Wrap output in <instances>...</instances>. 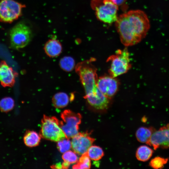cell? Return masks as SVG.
<instances>
[{
    "mask_svg": "<svg viewBox=\"0 0 169 169\" xmlns=\"http://www.w3.org/2000/svg\"><path fill=\"white\" fill-rule=\"evenodd\" d=\"M117 5L119 6H124L125 4L126 0H111Z\"/></svg>",
    "mask_w": 169,
    "mask_h": 169,
    "instance_id": "484cf974",
    "label": "cell"
},
{
    "mask_svg": "<svg viewBox=\"0 0 169 169\" xmlns=\"http://www.w3.org/2000/svg\"><path fill=\"white\" fill-rule=\"evenodd\" d=\"M69 99L68 95L64 92L55 94L52 98V101L54 106L59 108L66 106L69 102Z\"/></svg>",
    "mask_w": 169,
    "mask_h": 169,
    "instance_id": "e0dca14e",
    "label": "cell"
},
{
    "mask_svg": "<svg viewBox=\"0 0 169 169\" xmlns=\"http://www.w3.org/2000/svg\"><path fill=\"white\" fill-rule=\"evenodd\" d=\"M24 5L14 0H1L0 1V21L11 23L21 15Z\"/></svg>",
    "mask_w": 169,
    "mask_h": 169,
    "instance_id": "ba28073f",
    "label": "cell"
},
{
    "mask_svg": "<svg viewBox=\"0 0 169 169\" xmlns=\"http://www.w3.org/2000/svg\"><path fill=\"white\" fill-rule=\"evenodd\" d=\"M40 135L44 139L56 142L66 137L60 122L54 117L46 116L42 120Z\"/></svg>",
    "mask_w": 169,
    "mask_h": 169,
    "instance_id": "5b68a950",
    "label": "cell"
},
{
    "mask_svg": "<svg viewBox=\"0 0 169 169\" xmlns=\"http://www.w3.org/2000/svg\"><path fill=\"white\" fill-rule=\"evenodd\" d=\"M61 128L67 138H72L79 133V125L81 115L69 110L64 111L61 114Z\"/></svg>",
    "mask_w": 169,
    "mask_h": 169,
    "instance_id": "52a82bcc",
    "label": "cell"
},
{
    "mask_svg": "<svg viewBox=\"0 0 169 169\" xmlns=\"http://www.w3.org/2000/svg\"><path fill=\"white\" fill-rule=\"evenodd\" d=\"M32 36L30 27L23 23L20 22L14 26L10 31L11 47L16 49L23 48L30 42Z\"/></svg>",
    "mask_w": 169,
    "mask_h": 169,
    "instance_id": "8992f818",
    "label": "cell"
},
{
    "mask_svg": "<svg viewBox=\"0 0 169 169\" xmlns=\"http://www.w3.org/2000/svg\"><path fill=\"white\" fill-rule=\"evenodd\" d=\"M14 101L10 97H5L0 100V110L7 113L11 110L14 106Z\"/></svg>",
    "mask_w": 169,
    "mask_h": 169,
    "instance_id": "7402d4cb",
    "label": "cell"
},
{
    "mask_svg": "<svg viewBox=\"0 0 169 169\" xmlns=\"http://www.w3.org/2000/svg\"><path fill=\"white\" fill-rule=\"evenodd\" d=\"M17 74L5 61H2L0 64V83L3 87H12L15 82Z\"/></svg>",
    "mask_w": 169,
    "mask_h": 169,
    "instance_id": "4fadbf2b",
    "label": "cell"
},
{
    "mask_svg": "<svg viewBox=\"0 0 169 169\" xmlns=\"http://www.w3.org/2000/svg\"><path fill=\"white\" fill-rule=\"evenodd\" d=\"M87 132L79 133L73 137L71 142L73 151L80 155L86 153L95 140Z\"/></svg>",
    "mask_w": 169,
    "mask_h": 169,
    "instance_id": "8fae6325",
    "label": "cell"
},
{
    "mask_svg": "<svg viewBox=\"0 0 169 169\" xmlns=\"http://www.w3.org/2000/svg\"><path fill=\"white\" fill-rule=\"evenodd\" d=\"M84 98L91 106L99 110L106 109L111 99L105 95L97 86L93 91L85 94Z\"/></svg>",
    "mask_w": 169,
    "mask_h": 169,
    "instance_id": "30bf717a",
    "label": "cell"
},
{
    "mask_svg": "<svg viewBox=\"0 0 169 169\" xmlns=\"http://www.w3.org/2000/svg\"><path fill=\"white\" fill-rule=\"evenodd\" d=\"M44 50L48 56L54 58L61 54L62 51V47L59 40L52 39L48 40L45 44Z\"/></svg>",
    "mask_w": 169,
    "mask_h": 169,
    "instance_id": "5bb4252c",
    "label": "cell"
},
{
    "mask_svg": "<svg viewBox=\"0 0 169 169\" xmlns=\"http://www.w3.org/2000/svg\"><path fill=\"white\" fill-rule=\"evenodd\" d=\"M106 61L110 63V75L115 77L126 73L131 67L130 54L126 48L117 50L115 54L108 58Z\"/></svg>",
    "mask_w": 169,
    "mask_h": 169,
    "instance_id": "277c9868",
    "label": "cell"
},
{
    "mask_svg": "<svg viewBox=\"0 0 169 169\" xmlns=\"http://www.w3.org/2000/svg\"><path fill=\"white\" fill-rule=\"evenodd\" d=\"M153 151L150 147L146 145H142L137 149L136 157L137 160L141 161L148 160L152 156Z\"/></svg>",
    "mask_w": 169,
    "mask_h": 169,
    "instance_id": "ac0fdd59",
    "label": "cell"
},
{
    "mask_svg": "<svg viewBox=\"0 0 169 169\" xmlns=\"http://www.w3.org/2000/svg\"><path fill=\"white\" fill-rule=\"evenodd\" d=\"M41 136L34 131H28L24 135V142L25 145L30 147L37 146L39 144Z\"/></svg>",
    "mask_w": 169,
    "mask_h": 169,
    "instance_id": "2e32d148",
    "label": "cell"
},
{
    "mask_svg": "<svg viewBox=\"0 0 169 169\" xmlns=\"http://www.w3.org/2000/svg\"><path fill=\"white\" fill-rule=\"evenodd\" d=\"M155 131L156 130L152 127H140L136 131V137L139 142L146 143L151 146V139Z\"/></svg>",
    "mask_w": 169,
    "mask_h": 169,
    "instance_id": "9a60e30c",
    "label": "cell"
},
{
    "mask_svg": "<svg viewBox=\"0 0 169 169\" xmlns=\"http://www.w3.org/2000/svg\"><path fill=\"white\" fill-rule=\"evenodd\" d=\"M91 166L90 158L87 152L81 155L76 164L73 166V169H90Z\"/></svg>",
    "mask_w": 169,
    "mask_h": 169,
    "instance_id": "44dd1931",
    "label": "cell"
},
{
    "mask_svg": "<svg viewBox=\"0 0 169 169\" xmlns=\"http://www.w3.org/2000/svg\"><path fill=\"white\" fill-rule=\"evenodd\" d=\"M87 154L90 159L98 161L101 159L104 155L102 149L100 146H91L88 149Z\"/></svg>",
    "mask_w": 169,
    "mask_h": 169,
    "instance_id": "ffe728a7",
    "label": "cell"
},
{
    "mask_svg": "<svg viewBox=\"0 0 169 169\" xmlns=\"http://www.w3.org/2000/svg\"><path fill=\"white\" fill-rule=\"evenodd\" d=\"M151 146L154 150L169 148V124L155 131L150 140Z\"/></svg>",
    "mask_w": 169,
    "mask_h": 169,
    "instance_id": "7c38bea8",
    "label": "cell"
},
{
    "mask_svg": "<svg viewBox=\"0 0 169 169\" xmlns=\"http://www.w3.org/2000/svg\"><path fill=\"white\" fill-rule=\"evenodd\" d=\"M57 146L59 151L63 153L72 148L71 142L68 138L66 137L58 141Z\"/></svg>",
    "mask_w": 169,
    "mask_h": 169,
    "instance_id": "d4e9b609",
    "label": "cell"
},
{
    "mask_svg": "<svg viewBox=\"0 0 169 169\" xmlns=\"http://www.w3.org/2000/svg\"><path fill=\"white\" fill-rule=\"evenodd\" d=\"M115 25L120 41L125 46L139 43L146 37L150 27L147 16L140 10H130L120 15Z\"/></svg>",
    "mask_w": 169,
    "mask_h": 169,
    "instance_id": "6da1fadb",
    "label": "cell"
},
{
    "mask_svg": "<svg viewBox=\"0 0 169 169\" xmlns=\"http://www.w3.org/2000/svg\"><path fill=\"white\" fill-rule=\"evenodd\" d=\"M59 64L61 68L66 72L72 71L75 67L74 59L69 56H66L62 58L60 60Z\"/></svg>",
    "mask_w": 169,
    "mask_h": 169,
    "instance_id": "d6986e66",
    "label": "cell"
},
{
    "mask_svg": "<svg viewBox=\"0 0 169 169\" xmlns=\"http://www.w3.org/2000/svg\"><path fill=\"white\" fill-rule=\"evenodd\" d=\"M119 84L116 77L105 75L98 78L96 86L105 95L111 99L117 92Z\"/></svg>",
    "mask_w": 169,
    "mask_h": 169,
    "instance_id": "9c48e42d",
    "label": "cell"
},
{
    "mask_svg": "<svg viewBox=\"0 0 169 169\" xmlns=\"http://www.w3.org/2000/svg\"><path fill=\"white\" fill-rule=\"evenodd\" d=\"M76 154L74 151L70 150L63 153L62 158L64 162L70 165L78 161L79 159Z\"/></svg>",
    "mask_w": 169,
    "mask_h": 169,
    "instance_id": "cb8c5ba5",
    "label": "cell"
},
{
    "mask_svg": "<svg viewBox=\"0 0 169 169\" xmlns=\"http://www.w3.org/2000/svg\"><path fill=\"white\" fill-rule=\"evenodd\" d=\"M95 59L91 58L79 62L75 67V70L78 75L85 94L93 91L96 87L98 79L97 69L93 64Z\"/></svg>",
    "mask_w": 169,
    "mask_h": 169,
    "instance_id": "7a4b0ae2",
    "label": "cell"
},
{
    "mask_svg": "<svg viewBox=\"0 0 169 169\" xmlns=\"http://www.w3.org/2000/svg\"><path fill=\"white\" fill-rule=\"evenodd\" d=\"M52 167L53 168L61 169L63 168V166L62 164L60 163H58L53 165Z\"/></svg>",
    "mask_w": 169,
    "mask_h": 169,
    "instance_id": "4316f807",
    "label": "cell"
},
{
    "mask_svg": "<svg viewBox=\"0 0 169 169\" xmlns=\"http://www.w3.org/2000/svg\"><path fill=\"white\" fill-rule=\"evenodd\" d=\"M91 6L97 18L104 23L115 22L118 16V7L111 0H92Z\"/></svg>",
    "mask_w": 169,
    "mask_h": 169,
    "instance_id": "3957f363",
    "label": "cell"
},
{
    "mask_svg": "<svg viewBox=\"0 0 169 169\" xmlns=\"http://www.w3.org/2000/svg\"><path fill=\"white\" fill-rule=\"evenodd\" d=\"M168 161L167 158L156 156L152 159L149 163L150 166L155 169H161L167 163Z\"/></svg>",
    "mask_w": 169,
    "mask_h": 169,
    "instance_id": "603a6c76",
    "label": "cell"
}]
</instances>
